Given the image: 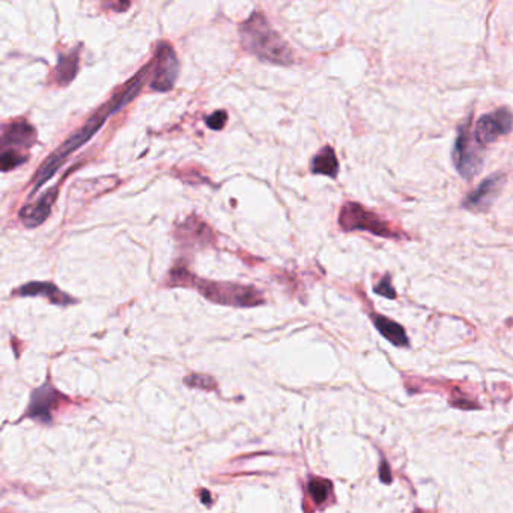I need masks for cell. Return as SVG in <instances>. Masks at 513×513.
Here are the masks:
<instances>
[{"instance_id":"6da1fadb","label":"cell","mask_w":513,"mask_h":513,"mask_svg":"<svg viewBox=\"0 0 513 513\" xmlns=\"http://www.w3.org/2000/svg\"><path fill=\"white\" fill-rule=\"evenodd\" d=\"M147 77H151V66L146 65L141 73H138L132 82H129L125 88L120 91L116 97H113L110 102H107L106 106H102L95 115L86 123L78 132H75L71 137L66 138V141L60 145L57 150L51 154L48 159L42 164L41 169L38 170L37 175H35L33 179V193L37 191L41 186H44L46 182L55 175L56 170L60 168L69 155H71L74 151H77L78 147L83 146L86 142L91 141L93 134H97L98 129L106 123V119L118 110L123 109L125 104L132 101L136 95L141 92L143 88L145 80Z\"/></svg>"},{"instance_id":"7a4b0ae2","label":"cell","mask_w":513,"mask_h":513,"mask_svg":"<svg viewBox=\"0 0 513 513\" xmlns=\"http://www.w3.org/2000/svg\"><path fill=\"white\" fill-rule=\"evenodd\" d=\"M240 35L242 46L267 62L289 65L292 64V51L282 39L262 14H253L241 24Z\"/></svg>"},{"instance_id":"3957f363","label":"cell","mask_w":513,"mask_h":513,"mask_svg":"<svg viewBox=\"0 0 513 513\" xmlns=\"http://www.w3.org/2000/svg\"><path fill=\"white\" fill-rule=\"evenodd\" d=\"M469 128H471L469 120L460 125L455 141L453 152H451V159H453V164L459 172V175L468 181L479 173L483 164V145L479 143Z\"/></svg>"},{"instance_id":"277c9868","label":"cell","mask_w":513,"mask_h":513,"mask_svg":"<svg viewBox=\"0 0 513 513\" xmlns=\"http://www.w3.org/2000/svg\"><path fill=\"white\" fill-rule=\"evenodd\" d=\"M188 282L193 283L206 298L220 304H231V306H255V304L262 301L256 289L246 288V286L202 282L191 276H188Z\"/></svg>"},{"instance_id":"5b68a950","label":"cell","mask_w":513,"mask_h":513,"mask_svg":"<svg viewBox=\"0 0 513 513\" xmlns=\"http://www.w3.org/2000/svg\"><path fill=\"white\" fill-rule=\"evenodd\" d=\"M342 229L345 231H368L384 238H401V233L390 228V224L379 215L364 210L359 204H346L341 213Z\"/></svg>"},{"instance_id":"8992f818","label":"cell","mask_w":513,"mask_h":513,"mask_svg":"<svg viewBox=\"0 0 513 513\" xmlns=\"http://www.w3.org/2000/svg\"><path fill=\"white\" fill-rule=\"evenodd\" d=\"M152 73H151V88L160 92L169 91L173 83H175L179 64L178 59L173 53V50L168 44H161L156 50L155 59L152 60Z\"/></svg>"},{"instance_id":"52a82bcc","label":"cell","mask_w":513,"mask_h":513,"mask_svg":"<svg viewBox=\"0 0 513 513\" xmlns=\"http://www.w3.org/2000/svg\"><path fill=\"white\" fill-rule=\"evenodd\" d=\"M512 125H513L512 113L507 109H498L477 120L474 136L480 145H488L497 141L500 136L509 134Z\"/></svg>"},{"instance_id":"ba28073f","label":"cell","mask_w":513,"mask_h":513,"mask_svg":"<svg viewBox=\"0 0 513 513\" xmlns=\"http://www.w3.org/2000/svg\"><path fill=\"white\" fill-rule=\"evenodd\" d=\"M503 182L504 175H501V173H495V175L486 178L480 182L479 187L464 199L462 206L471 211H486L497 199Z\"/></svg>"},{"instance_id":"9c48e42d","label":"cell","mask_w":513,"mask_h":513,"mask_svg":"<svg viewBox=\"0 0 513 513\" xmlns=\"http://www.w3.org/2000/svg\"><path fill=\"white\" fill-rule=\"evenodd\" d=\"M59 401H60V396L51 386H44L38 390H35L28 415L32 417V419L50 422L51 411L55 410Z\"/></svg>"},{"instance_id":"30bf717a","label":"cell","mask_w":513,"mask_h":513,"mask_svg":"<svg viewBox=\"0 0 513 513\" xmlns=\"http://www.w3.org/2000/svg\"><path fill=\"white\" fill-rule=\"evenodd\" d=\"M56 197H57V187H53L51 190H48L47 193L42 195L35 204L24 206L20 211V220L28 226V228L39 226L42 222L47 220V217L50 215L51 206H53Z\"/></svg>"},{"instance_id":"8fae6325","label":"cell","mask_w":513,"mask_h":513,"mask_svg":"<svg viewBox=\"0 0 513 513\" xmlns=\"http://www.w3.org/2000/svg\"><path fill=\"white\" fill-rule=\"evenodd\" d=\"M37 141V133L33 127H30L24 120L19 123H11L6 125L2 136L3 150H23V147H30Z\"/></svg>"},{"instance_id":"7c38bea8","label":"cell","mask_w":513,"mask_h":513,"mask_svg":"<svg viewBox=\"0 0 513 513\" xmlns=\"http://www.w3.org/2000/svg\"><path fill=\"white\" fill-rule=\"evenodd\" d=\"M373 325L377 327L381 336H384L387 341H390L395 346H408L410 341L402 325H399L395 321H391L382 315H372Z\"/></svg>"},{"instance_id":"4fadbf2b","label":"cell","mask_w":513,"mask_h":513,"mask_svg":"<svg viewBox=\"0 0 513 513\" xmlns=\"http://www.w3.org/2000/svg\"><path fill=\"white\" fill-rule=\"evenodd\" d=\"M19 294L28 295V297H33V295H44V297L48 298L50 301H53L56 304H62V306L73 303V300L69 298L68 295L60 292L56 286L51 283H41V282L29 283V285L23 286V288L19 291Z\"/></svg>"},{"instance_id":"5bb4252c","label":"cell","mask_w":513,"mask_h":513,"mask_svg":"<svg viewBox=\"0 0 513 513\" xmlns=\"http://www.w3.org/2000/svg\"><path fill=\"white\" fill-rule=\"evenodd\" d=\"M312 172L318 175H327L336 178L339 173V161L334 151L330 146H325L312 161Z\"/></svg>"},{"instance_id":"9a60e30c","label":"cell","mask_w":513,"mask_h":513,"mask_svg":"<svg viewBox=\"0 0 513 513\" xmlns=\"http://www.w3.org/2000/svg\"><path fill=\"white\" fill-rule=\"evenodd\" d=\"M78 68V56L74 53L62 55L59 57V64L56 66V78L57 83L60 84H68L73 80Z\"/></svg>"},{"instance_id":"2e32d148","label":"cell","mask_w":513,"mask_h":513,"mask_svg":"<svg viewBox=\"0 0 513 513\" xmlns=\"http://www.w3.org/2000/svg\"><path fill=\"white\" fill-rule=\"evenodd\" d=\"M307 489H309V494H310L313 503L318 504V506H321V504L327 503V500L330 498L333 486L328 480H324V479H312L309 482Z\"/></svg>"},{"instance_id":"e0dca14e","label":"cell","mask_w":513,"mask_h":513,"mask_svg":"<svg viewBox=\"0 0 513 513\" xmlns=\"http://www.w3.org/2000/svg\"><path fill=\"white\" fill-rule=\"evenodd\" d=\"M24 161H26V156L21 155L19 151H14V150H3L2 156H0V164H2V170L5 172L15 169Z\"/></svg>"},{"instance_id":"ac0fdd59","label":"cell","mask_w":513,"mask_h":513,"mask_svg":"<svg viewBox=\"0 0 513 513\" xmlns=\"http://www.w3.org/2000/svg\"><path fill=\"white\" fill-rule=\"evenodd\" d=\"M375 292L382 295V297H386V298H391V300L396 298V291H395L393 286H391L390 274H386L384 277H382V280H379L378 286H375Z\"/></svg>"},{"instance_id":"d6986e66","label":"cell","mask_w":513,"mask_h":513,"mask_svg":"<svg viewBox=\"0 0 513 513\" xmlns=\"http://www.w3.org/2000/svg\"><path fill=\"white\" fill-rule=\"evenodd\" d=\"M226 119H228V115L226 111H215L211 116H208L206 124L213 129H222L226 124Z\"/></svg>"},{"instance_id":"ffe728a7","label":"cell","mask_w":513,"mask_h":513,"mask_svg":"<svg viewBox=\"0 0 513 513\" xmlns=\"http://www.w3.org/2000/svg\"><path fill=\"white\" fill-rule=\"evenodd\" d=\"M186 382L188 386H193V387H202V388H213L214 387V382H213L211 378L201 377V375L188 377L186 379Z\"/></svg>"},{"instance_id":"44dd1931","label":"cell","mask_w":513,"mask_h":513,"mask_svg":"<svg viewBox=\"0 0 513 513\" xmlns=\"http://www.w3.org/2000/svg\"><path fill=\"white\" fill-rule=\"evenodd\" d=\"M379 479H381V482H384V483H390L391 480H393V477H391V471L388 468V464H387V460L384 458H382V460H381Z\"/></svg>"}]
</instances>
